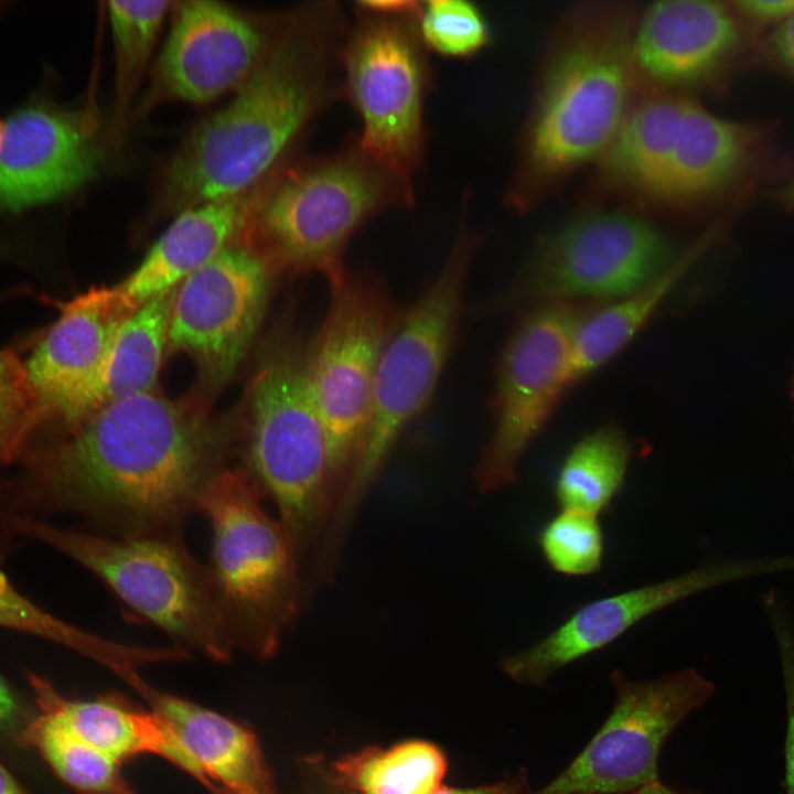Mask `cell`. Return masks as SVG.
I'll use <instances>...</instances> for the list:
<instances>
[{
	"mask_svg": "<svg viewBox=\"0 0 794 794\" xmlns=\"http://www.w3.org/2000/svg\"><path fill=\"white\" fill-rule=\"evenodd\" d=\"M223 458L213 430L150 391L100 406L29 464L44 498L105 535L182 536Z\"/></svg>",
	"mask_w": 794,
	"mask_h": 794,
	"instance_id": "6da1fadb",
	"label": "cell"
},
{
	"mask_svg": "<svg viewBox=\"0 0 794 794\" xmlns=\"http://www.w3.org/2000/svg\"><path fill=\"white\" fill-rule=\"evenodd\" d=\"M350 21L335 1L283 13L262 57L230 100L198 125L164 174L161 203L181 212L244 194L343 97Z\"/></svg>",
	"mask_w": 794,
	"mask_h": 794,
	"instance_id": "7a4b0ae2",
	"label": "cell"
},
{
	"mask_svg": "<svg viewBox=\"0 0 794 794\" xmlns=\"http://www.w3.org/2000/svg\"><path fill=\"white\" fill-rule=\"evenodd\" d=\"M637 11L623 1L582 2L557 23L505 193L513 212H530L596 165L640 98L631 60Z\"/></svg>",
	"mask_w": 794,
	"mask_h": 794,
	"instance_id": "3957f363",
	"label": "cell"
},
{
	"mask_svg": "<svg viewBox=\"0 0 794 794\" xmlns=\"http://www.w3.org/2000/svg\"><path fill=\"white\" fill-rule=\"evenodd\" d=\"M772 125L734 120L697 98L650 95L632 109L605 159L615 192L636 205L700 213L742 200L777 165Z\"/></svg>",
	"mask_w": 794,
	"mask_h": 794,
	"instance_id": "277c9868",
	"label": "cell"
},
{
	"mask_svg": "<svg viewBox=\"0 0 794 794\" xmlns=\"http://www.w3.org/2000/svg\"><path fill=\"white\" fill-rule=\"evenodd\" d=\"M414 181L366 152L352 136L335 152L278 171L248 225L273 266L328 281L346 268L354 234L390 208L415 203Z\"/></svg>",
	"mask_w": 794,
	"mask_h": 794,
	"instance_id": "5b68a950",
	"label": "cell"
},
{
	"mask_svg": "<svg viewBox=\"0 0 794 794\" xmlns=\"http://www.w3.org/2000/svg\"><path fill=\"white\" fill-rule=\"evenodd\" d=\"M266 495L244 466L225 468L200 504L212 528L207 567L234 643L253 657H272L300 603V564Z\"/></svg>",
	"mask_w": 794,
	"mask_h": 794,
	"instance_id": "8992f818",
	"label": "cell"
},
{
	"mask_svg": "<svg viewBox=\"0 0 794 794\" xmlns=\"http://www.w3.org/2000/svg\"><path fill=\"white\" fill-rule=\"evenodd\" d=\"M462 203L460 226L446 261L403 312L384 348L364 448L332 519L336 535H344L400 436L430 403L450 357L468 276L483 242L464 218L469 197Z\"/></svg>",
	"mask_w": 794,
	"mask_h": 794,
	"instance_id": "52a82bcc",
	"label": "cell"
},
{
	"mask_svg": "<svg viewBox=\"0 0 794 794\" xmlns=\"http://www.w3.org/2000/svg\"><path fill=\"white\" fill-rule=\"evenodd\" d=\"M250 397L244 468L276 504L301 567L322 545L335 508L308 355L291 343L278 345L256 373Z\"/></svg>",
	"mask_w": 794,
	"mask_h": 794,
	"instance_id": "ba28073f",
	"label": "cell"
},
{
	"mask_svg": "<svg viewBox=\"0 0 794 794\" xmlns=\"http://www.w3.org/2000/svg\"><path fill=\"white\" fill-rule=\"evenodd\" d=\"M8 527L45 543L96 575L128 607L176 646L215 662L235 650L207 567L191 555L182 536H109L66 529L26 517L7 516Z\"/></svg>",
	"mask_w": 794,
	"mask_h": 794,
	"instance_id": "9c48e42d",
	"label": "cell"
},
{
	"mask_svg": "<svg viewBox=\"0 0 794 794\" xmlns=\"http://www.w3.org/2000/svg\"><path fill=\"white\" fill-rule=\"evenodd\" d=\"M420 4L357 1L342 50L343 97L361 119L360 146L412 181L426 155L425 100L432 81Z\"/></svg>",
	"mask_w": 794,
	"mask_h": 794,
	"instance_id": "30bf717a",
	"label": "cell"
},
{
	"mask_svg": "<svg viewBox=\"0 0 794 794\" xmlns=\"http://www.w3.org/2000/svg\"><path fill=\"white\" fill-rule=\"evenodd\" d=\"M329 286L326 314L308 354V373L324 429L336 508L364 448L384 348L404 311L369 271L345 269Z\"/></svg>",
	"mask_w": 794,
	"mask_h": 794,
	"instance_id": "8fae6325",
	"label": "cell"
},
{
	"mask_svg": "<svg viewBox=\"0 0 794 794\" xmlns=\"http://www.w3.org/2000/svg\"><path fill=\"white\" fill-rule=\"evenodd\" d=\"M612 708L593 737L552 780L530 794H630L658 780V760L673 731L715 693L695 669L648 680L610 674Z\"/></svg>",
	"mask_w": 794,
	"mask_h": 794,
	"instance_id": "7c38bea8",
	"label": "cell"
},
{
	"mask_svg": "<svg viewBox=\"0 0 794 794\" xmlns=\"http://www.w3.org/2000/svg\"><path fill=\"white\" fill-rule=\"evenodd\" d=\"M572 303L537 305L521 319L501 353L493 396L494 429L474 470L489 493L513 485L524 453L572 384Z\"/></svg>",
	"mask_w": 794,
	"mask_h": 794,
	"instance_id": "4fadbf2b",
	"label": "cell"
},
{
	"mask_svg": "<svg viewBox=\"0 0 794 794\" xmlns=\"http://www.w3.org/2000/svg\"><path fill=\"white\" fill-rule=\"evenodd\" d=\"M675 256L666 235L644 216L588 210L540 244L523 291L538 305L581 299L613 302L639 290Z\"/></svg>",
	"mask_w": 794,
	"mask_h": 794,
	"instance_id": "5bb4252c",
	"label": "cell"
},
{
	"mask_svg": "<svg viewBox=\"0 0 794 794\" xmlns=\"http://www.w3.org/2000/svg\"><path fill=\"white\" fill-rule=\"evenodd\" d=\"M755 39L732 1L664 0L639 9L631 60L640 97L721 89L749 62Z\"/></svg>",
	"mask_w": 794,
	"mask_h": 794,
	"instance_id": "9a60e30c",
	"label": "cell"
},
{
	"mask_svg": "<svg viewBox=\"0 0 794 794\" xmlns=\"http://www.w3.org/2000/svg\"><path fill=\"white\" fill-rule=\"evenodd\" d=\"M273 265L229 245L175 290L168 344L192 355L207 379H229L261 322Z\"/></svg>",
	"mask_w": 794,
	"mask_h": 794,
	"instance_id": "2e32d148",
	"label": "cell"
},
{
	"mask_svg": "<svg viewBox=\"0 0 794 794\" xmlns=\"http://www.w3.org/2000/svg\"><path fill=\"white\" fill-rule=\"evenodd\" d=\"M787 570H794V556L716 561L590 601L536 644L505 657L502 670L518 684L540 686L564 667L610 645L672 604L725 583Z\"/></svg>",
	"mask_w": 794,
	"mask_h": 794,
	"instance_id": "e0dca14e",
	"label": "cell"
},
{
	"mask_svg": "<svg viewBox=\"0 0 794 794\" xmlns=\"http://www.w3.org/2000/svg\"><path fill=\"white\" fill-rule=\"evenodd\" d=\"M282 17L255 20L215 1L179 2L143 107L163 100L204 104L235 92L262 57Z\"/></svg>",
	"mask_w": 794,
	"mask_h": 794,
	"instance_id": "ac0fdd59",
	"label": "cell"
},
{
	"mask_svg": "<svg viewBox=\"0 0 794 794\" xmlns=\"http://www.w3.org/2000/svg\"><path fill=\"white\" fill-rule=\"evenodd\" d=\"M136 309L117 287L92 289L61 305V315L24 363L37 423L75 427L97 410L115 334Z\"/></svg>",
	"mask_w": 794,
	"mask_h": 794,
	"instance_id": "d6986e66",
	"label": "cell"
},
{
	"mask_svg": "<svg viewBox=\"0 0 794 794\" xmlns=\"http://www.w3.org/2000/svg\"><path fill=\"white\" fill-rule=\"evenodd\" d=\"M99 150L87 116L44 103L14 111L0 147V212L66 196L97 172Z\"/></svg>",
	"mask_w": 794,
	"mask_h": 794,
	"instance_id": "ffe728a7",
	"label": "cell"
},
{
	"mask_svg": "<svg viewBox=\"0 0 794 794\" xmlns=\"http://www.w3.org/2000/svg\"><path fill=\"white\" fill-rule=\"evenodd\" d=\"M132 688L163 723L175 750L176 768L211 792L225 788L276 794L257 737L245 725L157 690L143 679Z\"/></svg>",
	"mask_w": 794,
	"mask_h": 794,
	"instance_id": "44dd1931",
	"label": "cell"
},
{
	"mask_svg": "<svg viewBox=\"0 0 794 794\" xmlns=\"http://www.w3.org/2000/svg\"><path fill=\"white\" fill-rule=\"evenodd\" d=\"M264 190L258 186L229 198L179 212L139 266L117 289L133 309L178 287L228 247L250 222Z\"/></svg>",
	"mask_w": 794,
	"mask_h": 794,
	"instance_id": "7402d4cb",
	"label": "cell"
},
{
	"mask_svg": "<svg viewBox=\"0 0 794 794\" xmlns=\"http://www.w3.org/2000/svg\"><path fill=\"white\" fill-rule=\"evenodd\" d=\"M726 223V219L720 221L707 229L635 292L580 314L572 341V384L604 366L634 340L687 272L723 234Z\"/></svg>",
	"mask_w": 794,
	"mask_h": 794,
	"instance_id": "603a6c76",
	"label": "cell"
},
{
	"mask_svg": "<svg viewBox=\"0 0 794 794\" xmlns=\"http://www.w3.org/2000/svg\"><path fill=\"white\" fill-rule=\"evenodd\" d=\"M29 679L42 712L56 717L81 739L119 762L153 754L174 764L171 738L151 710L136 708L116 695L67 700L45 679L36 675Z\"/></svg>",
	"mask_w": 794,
	"mask_h": 794,
	"instance_id": "cb8c5ba5",
	"label": "cell"
},
{
	"mask_svg": "<svg viewBox=\"0 0 794 794\" xmlns=\"http://www.w3.org/2000/svg\"><path fill=\"white\" fill-rule=\"evenodd\" d=\"M320 763L332 783L352 794H431L448 770L443 750L420 739L368 745L334 760L320 755Z\"/></svg>",
	"mask_w": 794,
	"mask_h": 794,
	"instance_id": "d4e9b609",
	"label": "cell"
},
{
	"mask_svg": "<svg viewBox=\"0 0 794 794\" xmlns=\"http://www.w3.org/2000/svg\"><path fill=\"white\" fill-rule=\"evenodd\" d=\"M175 290L141 303L118 328L107 356L101 406L153 391L168 344Z\"/></svg>",
	"mask_w": 794,
	"mask_h": 794,
	"instance_id": "484cf974",
	"label": "cell"
},
{
	"mask_svg": "<svg viewBox=\"0 0 794 794\" xmlns=\"http://www.w3.org/2000/svg\"><path fill=\"white\" fill-rule=\"evenodd\" d=\"M632 446L613 426L600 427L579 439L561 462L554 485L561 509L599 516L621 492Z\"/></svg>",
	"mask_w": 794,
	"mask_h": 794,
	"instance_id": "4316f807",
	"label": "cell"
},
{
	"mask_svg": "<svg viewBox=\"0 0 794 794\" xmlns=\"http://www.w3.org/2000/svg\"><path fill=\"white\" fill-rule=\"evenodd\" d=\"M25 741L81 794H136L124 776L121 762L81 739L52 715L36 717L25 730Z\"/></svg>",
	"mask_w": 794,
	"mask_h": 794,
	"instance_id": "83f0119b",
	"label": "cell"
},
{
	"mask_svg": "<svg viewBox=\"0 0 794 794\" xmlns=\"http://www.w3.org/2000/svg\"><path fill=\"white\" fill-rule=\"evenodd\" d=\"M171 4L169 1L108 2L107 12L115 53L117 126L125 124Z\"/></svg>",
	"mask_w": 794,
	"mask_h": 794,
	"instance_id": "f1b7e54d",
	"label": "cell"
},
{
	"mask_svg": "<svg viewBox=\"0 0 794 794\" xmlns=\"http://www.w3.org/2000/svg\"><path fill=\"white\" fill-rule=\"evenodd\" d=\"M0 627L65 645L119 675L140 664L142 648L117 643L54 616L22 594L0 569Z\"/></svg>",
	"mask_w": 794,
	"mask_h": 794,
	"instance_id": "f546056e",
	"label": "cell"
},
{
	"mask_svg": "<svg viewBox=\"0 0 794 794\" xmlns=\"http://www.w3.org/2000/svg\"><path fill=\"white\" fill-rule=\"evenodd\" d=\"M538 546L547 565L565 576H589L602 565L603 532L587 512L561 509L541 528Z\"/></svg>",
	"mask_w": 794,
	"mask_h": 794,
	"instance_id": "4dcf8cb0",
	"label": "cell"
},
{
	"mask_svg": "<svg viewBox=\"0 0 794 794\" xmlns=\"http://www.w3.org/2000/svg\"><path fill=\"white\" fill-rule=\"evenodd\" d=\"M418 25L429 52L446 57H471L492 43L484 13L466 0L421 1Z\"/></svg>",
	"mask_w": 794,
	"mask_h": 794,
	"instance_id": "1f68e13d",
	"label": "cell"
},
{
	"mask_svg": "<svg viewBox=\"0 0 794 794\" xmlns=\"http://www.w3.org/2000/svg\"><path fill=\"white\" fill-rule=\"evenodd\" d=\"M37 423L35 401L24 363L10 350L0 351V465L18 455Z\"/></svg>",
	"mask_w": 794,
	"mask_h": 794,
	"instance_id": "d6a6232c",
	"label": "cell"
},
{
	"mask_svg": "<svg viewBox=\"0 0 794 794\" xmlns=\"http://www.w3.org/2000/svg\"><path fill=\"white\" fill-rule=\"evenodd\" d=\"M765 609L777 643L786 700L784 794H794V625L775 594L766 596Z\"/></svg>",
	"mask_w": 794,
	"mask_h": 794,
	"instance_id": "836d02e7",
	"label": "cell"
},
{
	"mask_svg": "<svg viewBox=\"0 0 794 794\" xmlns=\"http://www.w3.org/2000/svg\"><path fill=\"white\" fill-rule=\"evenodd\" d=\"M299 768L301 794H352L325 776L318 754L302 758ZM532 791L526 772L519 771L495 783L472 787L442 786L431 794H530Z\"/></svg>",
	"mask_w": 794,
	"mask_h": 794,
	"instance_id": "e575fe53",
	"label": "cell"
},
{
	"mask_svg": "<svg viewBox=\"0 0 794 794\" xmlns=\"http://www.w3.org/2000/svg\"><path fill=\"white\" fill-rule=\"evenodd\" d=\"M750 62L794 81V12L755 39Z\"/></svg>",
	"mask_w": 794,
	"mask_h": 794,
	"instance_id": "d590c367",
	"label": "cell"
},
{
	"mask_svg": "<svg viewBox=\"0 0 794 794\" xmlns=\"http://www.w3.org/2000/svg\"><path fill=\"white\" fill-rule=\"evenodd\" d=\"M732 4L755 37L794 12V0H738Z\"/></svg>",
	"mask_w": 794,
	"mask_h": 794,
	"instance_id": "8d00e7d4",
	"label": "cell"
},
{
	"mask_svg": "<svg viewBox=\"0 0 794 794\" xmlns=\"http://www.w3.org/2000/svg\"><path fill=\"white\" fill-rule=\"evenodd\" d=\"M769 197L786 212L794 213V169L769 192Z\"/></svg>",
	"mask_w": 794,
	"mask_h": 794,
	"instance_id": "74e56055",
	"label": "cell"
},
{
	"mask_svg": "<svg viewBox=\"0 0 794 794\" xmlns=\"http://www.w3.org/2000/svg\"><path fill=\"white\" fill-rule=\"evenodd\" d=\"M18 706L14 697L0 675V730L9 727L17 717Z\"/></svg>",
	"mask_w": 794,
	"mask_h": 794,
	"instance_id": "f35d334b",
	"label": "cell"
},
{
	"mask_svg": "<svg viewBox=\"0 0 794 794\" xmlns=\"http://www.w3.org/2000/svg\"><path fill=\"white\" fill-rule=\"evenodd\" d=\"M630 794H705L693 790H679L665 784L659 779L653 781Z\"/></svg>",
	"mask_w": 794,
	"mask_h": 794,
	"instance_id": "ab89813d",
	"label": "cell"
},
{
	"mask_svg": "<svg viewBox=\"0 0 794 794\" xmlns=\"http://www.w3.org/2000/svg\"><path fill=\"white\" fill-rule=\"evenodd\" d=\"M0 794H24L11 774L0 764Z\"/></svg>",
	"mask_w": 794,
	"mask_h": 794,
	"instance_id": "60d3db41",
	"label": "cell"
},
{
	"mask_svg": "<svg viewBox=\"0 0 794 794\" xmlns=\"http://www.w3.org/2000/svg\"><path fill=\"white\" fill-rule=\"evenodd\" d=\"M213 794H265L256 791H235V790H225V788H215Z\"/></svg>",
	"mask_w": 794,
	"mask_h": 794,
	"instance_id": "b9f144b4",
	"label": "cell"
},
{
	"mask_svg": "<svg viewBox=\"0 0 794 794\" xmlns=\"http://www.w3.org/2000/svg\"><path fill=\"white\" fill-rule=\"evenodd\" d=\"M3 128H4V122L0 121V147L2 143V138H3Z\"/></svg>",
	"mask_w": 794,
	"mask_h": 794,
	"instance_id": "7bdbcfd3",
	"label": "cell"
},
{
	"mask_svg": "<svg viewBox=\"0 0 794 794\" xmlns=\"http://www.w3.org/2000/svg\"><path fill=\"white\" fill-rule=\"evenodd\" d=\"M793 397H794V378H793Z\"/></svg>",
	"mask_w": 794,
	"mask_h": 794,
	"instance_id": "ee69618b",
	"label": "cell"
}]
</instances>
